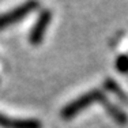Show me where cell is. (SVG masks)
<instances>
[{
	"label": "cell",
	"instance_id": "6da1fadb",
	"mask_svg": "<svg viewBox=\"0 0 128 128\" xmlns=\"http://www.w3.org/2000/svg\"><path fill=\"white\" fill-rule=\"evenodd\" d=\"M105 100V96L101 90H91V91H87V93L82 94L80 97H78L76 100L71 101L68 105H66L64 108L62 109V117L63 118H71L74 116H76L79 112H82L83 109H86L87 106H90L91 104L97 102V101H104Z\"/></svg>",
	"mask_w": 128,
	"mask_h": 128
},
{
	"label": "cell",
	"instance_id": "7a4b0ae2",
	"mask_svg": "<svg viewBox=\"0 0 128 128\" xmlns=\"http://www.w3.org/2000/svg\"><path fill=\"white\" fill-rule=\"evenodd\" d=\"M37 7H38L37 2H26V3H23V4L15 7L14 10L8 11V12L2 14L0 15V29H4V27L10 26V25L16 23L18 20L23 19L27 14L34 11Z\"/></svg>",
	"mask_w": 128,
	"mask_h": 128
},
{
	"label": "cell",
	"instance_id": "3957f363",
	"mask_svg": "<svg viewBox=\"0 0 128 128\" xmlns=\"http://www.w3.org/2000/svg\"><path fill=\"white\" fill-rule=\"evenodd\" d=\"M50 19H52V12L49 10H42L40 12L37 20H36L34 26H33L32 32H30V36H29V41L32 45L41 44V41L45 37L48 26L50 23Z\"/></svg>",
	"mask_w": 128,
	"mask_h": 128
},
{
	"label": "cell",
	"instance_id": "277c9868",
	"mask_svg": "<svg viewBox=\"0 0 128 128\" xmlns=\"http://www.w3.org/2000/svg\"><path fill=\"white\" fill-rule=\"evenodd\" d=\"M2 128H41L42 124L36 118H12L0 113Z\"/></svg>",
	"mask_w": 128,
	"mask_h": 128
},
{
	"label": "cell",
	"instance_id": "5b68a950",
	"mask_svg": "<svg viewBox=\"0 0 128 128\" xmlns=\"http://www.w3.org/2000/svg\"><path fill=\"white\" fill-rule=\"evenodd\" d=\"M102 104H104V106L106 108V112H108V113L113 117V120L116 121V123H118V124H127L128 117H127V114L124 113L120 108H117L116 105H113V104L109 102V101H106V100H104Z\"/></svg>",
	"mask_w": 128,
	"mask_h": 128
},
{
	"label": "cell",
	"instance_id": "8992f818",
	"mask_svg": "<svg viewBox=\"0 0 128 128\" xmlns=\"http://www.w3.org/2000/svg\"><path fill=\"white\" fill-rule=\"evenodd\" d=\"M104 84H105V89H108L109 91H110V93L116 94V96H117V97H118V98H120L123 102H128L126 93H124V91L120 89V86H118V84L116 83L113 79H106L105 83H104Z\"/></svg>",
	"mask_w": 128,
	"mask_h": 128
},
{
	"label": "cell",
	"instance_id": "52a82bcc",
	"mask_svg": "<svg viewBox=\"0 0 128 128\" xmlns=\"http://www.w3.org/2000/svg\"><path fill=\"white\" fill-rule=\"evenodd\" d=\"M116 70L121 74H127L128 72V54H121L116 59Z\"/></svg>",
	"mask_w": 128,
	"mask_h": 128
}]
</instances>
